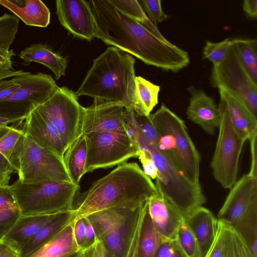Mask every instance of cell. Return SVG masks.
Returning <instances> with one entry per match:
<instances>
[{"mask_svg":"<svg viewBox=\"0 0 257 257\" xmlns=\"http://www.w3.org/2000/svg\"><path fill=\"white\" fill-rule=\"evenodd\" d=\"M136 99L134 107L138 114L148 116L158 104L159 86L141 76H136Z\"/></svg>","mask_w":257,"mask_h":257,"instance_id":"cell-29","label":"cell"},{"mask_svg":"<svg viewBox=\"0 0 257 257\" xmlns=\"http://www.w3.org/2000/svg\"><path fill=\"white\" fill-rule=\"evenodd\" d=\"M232 43L244 68L257 84V40L234 38Z\"/></svg>","mask_w":257,"mask_h":257,"instance_id":"cell-32","label":"cell"},{"mask_svg":"<svg viewBox=\"0 0 257 257\" xmlns=\"http://www.w3.org/2000/svg\"><path fill=\"white\" fill-rule=\"evenodd\" d=\"M20 57L25 65L32 62L40 63L55 74L56 80L65 75L67 66V60L59 54L53 52L47 45L42 43L32 44L20 52Z\"/></svg>","mask_w":257,"mask_h":257,"instance_id":"cell-26","label":"cell"},{"mask_svg":"<svg viewBox=\"0 0 257 257\" xmlns=\"http://www.w3.org/2000/svg\"><path fill=\"white\" fill-rule=\"evenodd\" d=\"M0 6H1V4H0Z\"/></svg>","mask_w":257,"mask_h":257,"instance_id":"cell-58","label":"cell"},{"mask_svg":"<svg viewBox=\"0 0 257 257\" xmlns=\"http://www.w3.org/2000/svg\"><path fill=\"white\" fill-rule=\"evenodd\" d=\"M55 214L21 215L1 241L19 254L38 230Z\"/></svg>","mask_w":257,"mask_h":257,"instance_id":"cell-23","label":"cell"},{"mask_svg":"<svg viewBox=\"0 0 257 257\" xmlns=\"http://www.w3.org/2000/svg\"><path fill=\"white\" fill-rule=\"evenodd\" d=\"M118 10L137 21L156 36L166 39L151 22L144 9L136 0H109Z\"/></svg>","mask_w":257,"mask_h":257,"instance_id":"cell-34","label":"cell"},{"mask_svg":"<svg viewBox=\"0 0 257 257\" xmlns=\"http://www.w3.org/2000/svg\"><path fill=\"white\" fill-rule=\"evenodd\" d=\"M25 133L13 126H0V149L19 171V161Z\"/></svg>","mask_w":257,"mask_h":257,"instance_id":"cell-31","label":"cell"},{"mask_svg":"<svg viewBox=\"0 0 257 257\" xmlns=\"http://www.w3.org/2000/svg\"><path fill=\"white\" fill-rule=\"evenodd\" d=\"M138 158L142 163L145 174L152 179H156L158 175L157 170L151 157L141 150Z\"/></svg>","mask_w":257,"mask_h":257,"instance_id":"cell-45","label":"cell"},{"mask_svg":"<svg viewBox=\"0 0 257 257\" xmlns=\"http://www.w3.org/2000/svg\"><path fill=\"white\" fill-rule=\"evenodd\" d=\"M21 215H50L74 209L73 202L79 189L72 182L38 180L9 185Z\"/></svg>","mask_w":257,"mask_h":257,"instance_id":"cell-5","label":"cell"},{"mask_svg":"<svg viewBox=\"0 0 257 257\" xmlns=\"http://www.w3.org/2000/svg\"><path fill=\"white\" fill-rule=\"evenodd\" d=\"M143 204L135 209L110 208L85 216L96 238L116 257H125Z\"/></svg>","mask_w":257,"mask_h":257,"instance_id":"cell-7","label":"cell"},{"mask_svg":"<svg viewBox=\"0 0 257 257\" xmlns=\"http://www.w3.org/2000/svg\"><path fill=\"white\" fill-rule=\"evenodd\" d=\"M95 24V37L144 62L177 72L190 63L188 52L151 33L109 0L88 1Z\"/></svg>","mask_w":257,"mask_h":257,"instance_id":"cell-1","label":"cell"},{"mask_svg":"<svg viewBox=\"0 0 257 257\" xmlns=\"http://www.w3.org/2000/svg\"><path fill=\"white\" fill-rule=\"evenodd\" d=\"M126 130L125 107L123 104L93 103L90 106L83 107L80 135L97 132L126 131Z\"/></svg>","mask_w":257,"mask_h":257,"instance_id":"cell-15","label":"cell"},{"mask_svg":"<svg viewBox=\"0 0 257 257\" xmlns=\"http://www.w3.org/2000/svg\"><path fill=\"white\" fill-rule=\"evenodd\" d=\"M67 257H82L81 250L78 252L73 253Z\"/></svg>","mask_w":257,"mask_h":257,"instance_id":"cell-57","label":"cell"},{"mask_svg":"<svg viewBox=\"0 0 257 257\" xmlns=\"http://www.w3.org/2000/svg\"><path fill=\"white\" fill-rule=\"evenodd\" d=\"M251 155V164L249 172L250 176L257 179V132L249 139Z\"/></svg>","mask_w":257,"mask_h":257,"instance_id":"cell-47","label":"cell"},{"mask_svg":"<svg viewBox=\"0 0 257 257\" xmlns=\"http://www.w3.org/2000/svg\"><path fill=\"white\" fill-rule=\"evenodd\" d=\"M98 239L92 246L81 250L82 257H99L98 246Z\"/></svg>","mask_w":257,"mask_h":257,"instance_id":"cell-52","label":"cell"},{"mask_svg":"<svg viewBox=\"0 0 257 257\" xmlns=\"http://www.w3.org/2000/svg\"><path fill=\"white\" fill-rule=\"evenodd\" d=\"M135 116L140 133L148 144L157 147L159 142L157 132L148 116L142 115L135 112Z\"/></svg>","mask_w":257,"mask_h":257,"instance_id":"cell-39","label":"cell"},{"mask_svg":"<svg viewBox=\"0 0 257 257\" xmlns=\"http://www.w3.org/2000/svg\"><path fill=\"white\" fill-rule=\"evenodd\" d=\"M21 216V211L9 185L0 186V241Z\"/></svg>","mask_w":257,"mask_h":257,"instance_id":"cell-30","label":"cell"},{"mask_svg":"<svg viewBox=\"0 0 257 257\" xmlns=\"http://www.w3.org/2000/svg\"><path fill=\"white\" fill-rule=\"evenodd\" d=\"M218 89L219 101L225 107L234 130L243 140H249L257 132V117L234 95L222 87Z\"/></svg>","mask_w":257,"mask_h":257,"instance_id":"cell-21","label":"cell"},{"mask_svg":"<svg viewBox=\"0 0 257 257\" xmlns=\"http://www.w3.org/2000/svg\"><path fill=\"white\" fill-rule=\"evenodd\" d=\"M257 205V179L248 174L236 181L219 210L217 219L233 227L252 207Z\"/></svg>","mask_w":257,"mask_h":257,"instance_id":"cell-14","label":"cell"},{"mask_svg":"<svg viewBox=\"0 0 257 257\" xmlns=\"http://www.w3.org/2000/svg\"><path fill=\"white\" fill-rule=\"evenodd\" d=\"M75 220L30 257H67L80 251L74 236Z\"/></svg>","mask_w":257,"mask_h":257,"instance_id":"cell-27","label":"cell"},{"mask_svg":"<svg viewBox=\"0 0 257 257\" xmlns=\"http://www.w3.org/2000/svg\"><path fill=\"white\" fill-rule=\"evenodd\" d=\"M19 124L17 121L0 116V126H7L11 123Z\"/></svg>","mask_w":257,"mask_h":257,"instance_id":"cell-56","label":"cell"},{"mask_svg":"<svg viewBox=\"0 0 257 257\" xmlns=\"http://www.w3.org/2000/svg\"><path fill=\"white\" fill-rule=\"evenodd\" d=\"M188 90L191 95L187 109L188 118L207 134L213 135L220 124L218 106L203 91L192 86Z\"/></svg>","mask_w":257,"mask_h":257,"instance_id":"cell-19","label":"cell"},{"mask_svg":"<svg viewBox=\"0 0 257 257\" xmlns=\"http://www.w3.org/2000/svg\"><path fill=\"white\" fill-rule=\"evenodd\" d=\"M140 150L150 156L157 170L155 186L178 211L184 219L206 202L201 185L190 181L157 148L144 139L139 144Z\"/></svg>","mask_w":257,"mask_h":257,"instance_id":"cell-6","label":"cell"},{"mask_svg":"<svg viewBox=\"0 0 257 257\" xmlns=\"http://www.w3.org/2000/svg\"><path fill=\"white\" fill-rule=\"evenodd\" d=\"M242 7L244 12L248 17L252 19H256V0H245L243 1Z\"/></svg>","mask_w":257,"mask_h":257,"instance_id":"cell-50","label":"cell"},{"mask_svg":"<svg viewBox=\"0 0 257 257\" xmlns=\"http://www.w3.org/2000/svg\"><path fill=\"white\" fill-rule=\"evenodd\" d=\"M84 217L86 224L85 237L84 244L81 250L93 245L97 240L91 223L86 217Z\"/></svg>","mask_w":257,"mask_h":257,"instance_id":"cell-49","label":"cell"},{"mask_svg":"<svg viewBox=\"0 0 257 257\" xmlns=\"http://www.w3.org/2000/svg\"><path fill=\"white\" fill-rule=\"evenodd\" d=\"M23 130L36 144L63 158L65 150L59 134L49 115L40 105L26 118Z\"/></svg>","mask_w":257,"mask_h":257,"instance_id":"cell-17","label":"cell"},{"mask_svg":"<svg viewBox=\"0 0 257 257\" xmlns=\"http://www.w3.org/2000/svg\"><path fill=\"white\" fill-rule=\"evenodd\" d=\"M135 59L130 54L111 46L93 60L92 67L75 92L86 95L94 103L118 102L134 110L136 99Z\"/></svg>","mask_w":257,"mask_h":257,"instance_id":"cell-3","label":"cell"},{"mask_svg":"<svg viewBox=\"0 0 257 257\" xmlns=\"http://www.w3.org/2000/svg\"><path fill=\"white\" fill-rule=\"evenodd\" d=\"M21 87L17 76L0 80V101L9 97Z\"/></svg>","mask_w":257,"mask_h":257,"instance_id":"cell-44","label":"cell"},{"mask_svg":"<svg viewBox=\"0 0 257 257\" xmlns=\"http://www.w3.org/2000/svg\"><path fill=\"white\" fill-rule=\"evenodd\" d=\"M0 4L26 25L46 28L50 23V11L41 0H0Z\"/></svg>","mask_w":257,"mask_h":257,"instance_id":"cell-25","label":"cell"},{"mask_svg":"<svg viewBox=\"0 0 257 257\" xmlns=\"http://www.w3.org/2000/svg\"><path fill=\"white\" fill-rule=\"evenodd\" d=\"M231 42L229 38L218 43L207 41L203 50V59L208 60L213 66L219 65L226 56Z\"/></svg>","mask_w":257,"mask_h":257,"instance_id":"cell-37","label":"cell"},{"mask_svg":"<svg viewBox=\"0 0 257 257\" xmlns=\"http://www.w3.org/2000/svg\"><path fill=\"white\" fill-rule=\"evenodd\" d=\"M20 88L0 101V116L21 124L29 113L48 99L59 88L50 75L38 72L17 76Z\"/></svg>","mask_w":257,"mask_h":257,"instance_id":"cell-8","label":"cell"},{"mask_svg":"<svg viewBox=\"0 0 257 257\" xmlns=\"http://www.w3.org/2000/svg\"><path fill=\"white\" fill-rule=\"evenodd\" d=\"M86 231L85 219L84 217L75 218L73 232L76 242L82 249L84 244Z\"/></svg>","mask_w":257,"mask_h":257,"instance_id":"cell-46","label":"cell"},{"mask_svg":"<svg viewBox=\"0 0 257 257\" xmlns=\"http://www.w3.org/2000/svg\"><path fill=\"white\" fill-rule=\"evenodd\" d=\"M218 220V226L214 240L206 257H224L229 226Z\"/></svg>","mask_w":257,"mask_h":257,"instance_id":"cell-38","label":"cell"},{"mask_svg":"<svg viewBox=\"0 0 257 257\" xmlns=\"http://www.w3.org/2000/svg\"><path fill=\"white\" fill-rule=\"evenodd\" d=\"M176 240L187 257H201L197 240L184 219L180 224Z\"/></svg>","mask_w":257,"mask_h":257,"instance_id":"cell-36","label":"cell"},{"mask_svg":"<svg viewBox=\"0 0 257 257\" xmlns=\"http://www.w3.org/2000/svg\"><path fill=\"white\" fill-rule=\"evenodd\" d=\"M229 228H230V226L229 227L228 238V240H227V245H226L224 257H235L233 251L232 249V246L231 241L230 237Z\"/></svg>","mask_w":257,"mask_h":257,"instance_id":"cell-55","label":"cell"},{"mask_svg":"<svg viewBox=\"0 0 257 257\" xmlns=\"http://www.w3.org/2000/svg\"><path fill=\"white\" fill-rule=\"evenodd\" d=\"M219 133L211 162L213 176L225 189L236 181L240 154L245 140L234 130L224 104L219 101Z\"/></svg>","mask_w":257,"mask_h":257,"instance_id":"cell-10","label":"cell"},{"mask_svg":"<svg viewBox=\"0 0 257 257\" xmlns=\"http://www.w3.org/2000/svg\"><path fill=\"white\" fill-rule=\"evenodd\" d=\"M142 8L149 15L152 23H161L169 18V16L163 11L161 1L160 0H141L138 1Z\"/></svg>","mask_w":257,"mask_h":257,"instance_id":"cell-40","label":"cell"},{"mask_svg":"<svg viewBox=\"0 0 257 257\" xmlns=\"http://www.w3.org/2000/svg\"><path fill=\"white\" fill-rule=\"evenodd\" d=\"M28 72H25L22 70H12L6 72H0V80L7 79L10 77H14L15 76L22 75L28 73Z\"/></svg>","mask_w":257,"mask_h":257,"instance_id":"cell-53","label":"cell"},{"mask_svg":"<svg viewBox=\"0 0 257 257\" xmlns=\"http://www.w3.org/2000/svg\"><path fill=\"white\" fill-rule=\"evenodd\" d=\"M98 246L99 257H116L111 253L98 240Z\"/></svg>","mask_w":257,"mask_h":257,"instance_id":"cell-54","label":"cell"},{"mask_svg":"<svg viewBox=\"0 0 257 257\" xmlns=\"http://www.w3.org/2000/svg\"><path fill=\"white\" fill-rule=\"evenodd\" d=\"M13 173L18 174V171L0 149V186L9 185Z\"/></svg>","mask_w":257,"mask_h":257,"instance_id":"cell-43","label":"cell"},{"mask_svg":"<svg viewBox=\"0 0 257 257\" xmlns=\"http://www.w3.org/2000/svg\"><path fill=\"white\" fill-rule=\"evenodd\" d=\"M150 118L158 135L156 148L190 181L200 185V155L184 121L164 104Z\"/></svg>","mask_w":257,"mask_h":257,"instance_id":"cell-4","label":"cell"},{"mask_svg":"<svg viewBox=\"0 0 257 257\" xmlns=\"http://www.w3.org/2000/svg\"><path fill=\"white\" fill-rule=\"evenodd\" d=\"M157 193L147 201L152 222L162 238L176 240L178 230L183 218L174 206L157 189Z\"/></svg>","mask_w":257,"mask_h":257,"instance_id":"cell-18","label":"cell"},{"mask_svg":"<svg viewBox=\"0 0 257 257\" xmlns=\"http://www.w3.org/2000/svg\"><path fill=\"white\" fill-rule=\"evenodd\" d=\"M232 227L257 257V205L249 209Z\"/></svg>","mask_w":257,"mask_h":257,"instance_id":"cell-33","label":"cell"},{"mask_svg":"<svg viewBox=\"0 0 257 257\" xmlns=\"http://www.w3.org/2000/svg\"><path fill=\"white\" fill-rule=\"evenodd\" d=\"M147 201L142 206L128 248L132 257H155L162 239L152 222Z\"/></svg>","mask_w":257,"mask_h":257,"instance_id":"cell-20","label":"cell"},{"mask_svg":"<svg viewBox=\"0 0 257 257\" xmlns=\"http://www.w3.org/2000/svg\"><path fill=\"white\" fill-rule=\"evenodd\" d=\"M76 217L73 210L57 213L45 223L21 250L20 257H30Z\"/></svg>","mask_w":257,"mask_h":257,"instance_id":"cell-24","label":"cell"},{"mask_svg":"<svg viewBox=\"0 0 257 257\" xmlns=\"http://www.w3.org/2000/svg\"><path fill=\"white\" fill-rule=\"evenodd\" d=\"M0 257H20L18 252L0 241Z\"/></svg>","mask_w":257,"mask_h":257,"instance_id":"cell-51","label":"cell"},{"mask_svg":"<svg viewBox=\"0 0 257 257\" xmlns=\"http://www.w3.org/2000/svg\"><path fill=\"white\" fill-rule=\"evenodd\" d=\"M84 136L85 173L125 163L131 158H138L140 152L125 131L93 132Z\"/></svg>","mask_w":257,"mask_h":257,"instance_id":"cell-9","label":"cell"},{"mask_svg":"<svg viewBox=\"0 0 257 257\" xmlns=\"http://www.w3.org/2000/svg\"><path fill=\"white\" fill-rule=\"evenodd\" d=\"M229 233L232 249L235 257H255L244 239L231 226L229 228Z\"/></svg>","mask_w":257,"mask_h":257,"instance_id":"cell-42","label":"cell"},{"mask_svg":"<svg viewBox=\"0 0 257 257\" xmlns=\"http://www.w3.org/2000/svg\"><path fill=\"white\" fill-rule=\"evenodd\" d=\"M16 56L13 50L0 49V72L14 70L12 58Z\"/></svg>","mask_w":257,"mask_h":257,"instance_id":"cell-48","label":"cell"},{"mask_svg":"<svg viewBox=\"0 0 257 257\" xmlns=\"http://www.w3.org/2000/svg\"><path fill=\"white\" fill-rule=\"evenodd\" d=\"M155 257H187L176 240L162 239Z\"/></svg>","mask_w":257,"mask_h":257,"instance_id":"cell-41","label":"cell"},{"mask_svg":"<svg viewBox=\"0 0 257 257\" xmlns=\"http://www.w3.org/2000/svg\"><path fill=\"white\" fill-rule=\"evenodd\" d=\"M75 92L68 87L58 90L40 106L49 115L65 150L80 136V121L83 106Z\"/></svg>","mask_w":257,"mask_h":257,"instance_id":"cell-13","label":"cell"},{"mask_svg":"<svg viewBox=\"0 0 257 257\" xmlns=\"http://www.w3.org/2000/svg\"><path fill=\"white\" fill-rule=\"evenodd\" d=\"M209 80L212 87L234 95L257 117V84L244 68L232 42L223 60L213 66Z\"/></svg>","mask_w":257,"mask_h":257,"instance_id":"cell-11","label":"cell"},{"mask_svg":"<svg viewBox=\"0 0 257 257\" xmlns=\"http://www.w3.org/2000/svg\"><path fill=\"white\" fill-rule=\"evenodd\" d=\"M87 148L84 135H80L66 150L63 161L71 182L79 185L85 174Z\"/></svg>","mask_w":257,"mask_h":257,"instance_id":"cell-28","label":"cell"},{"mask_svg":"<svg viewBox=\"0 0 257 257\" xmlns=\"http://www.w3.org/2000/svg\"><path fill=\"white\" fill-rule=\"evenodd\" d=\"M19 166L18 179L22 182L43 180L71 182L63 158L39 146L25 134Z\"/></svg>","mask_w":257,"mask_h":257,"instance_id":"cell-12","label":"cell"},{"mask_svg":"<svg viewBox=\"0 0 257 257\" xmlns=\"http://www.w3.org/2000/svg\"><path fill=\"white\" fill-rule=\"evenodd\" d=\"M19 18L14 15L4 14L0 17V49L10 50L18 30Z\"/></svg>","mask_w":257,"mask_h":257,"instance_id":"cell-35","label":"cell"},{"mask_svg":"<svg viewBox=\"0 0 257 257\" xmlns=\"http://www.w3.org/2000/svg\"><path fill=\"white\" fill-rule=\"evenodd\" d=\"M56 9L61 25L74 36L89 41L95 37V21L88 2L57 0Z\"/></svg>","mask_w":257,"mask_h":257,"instance_id":"cell-16","label":"cell"},{"mask_svg":"<svg viewBox=\"0 0 257 257\" xmlns=\"http://www.w3.org/2000/svg\"><path fill=\"white\" fill-rule=\"evenodd\" d=\"M184 220L197 240L201 257H206L215 238L218 219L209 209L201 206Z\"/></svg>","mask_w":257,"mask_h":257,"instance_id":"cell-22","label":"cell"},{"mask_svg":"<svg viewBox=\"0 0 257 257\" xmlns=\"http://www.w3.org/2000/svg\"><path fill=\"white\" fill-rule=\"evenodd\" d=\"M157 192L155 184L137 163H125L81 194L74 210L78 218L110 208L135 209Z\"/></svg>","mask_w":257,"mask_h":257,"instance_id":"cell-2","label":"cell"}]
</instances>
